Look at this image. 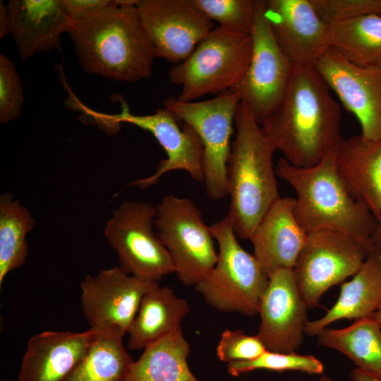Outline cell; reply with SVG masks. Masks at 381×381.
I'll return each instance as SVG.
<instances>
[{
  "instance_id": "1",
  "label": "cell",
  "mask_w": 381,
  "mask_h": 381,
  "mask_svg": "<svg viewBox=\"0 0 381 381\" xmlns=\"http://www.w3.org/2000/svg\"><path fill=\"white\" fill-rule=\"evenodd\" d=\"M341 108L313 65H294L279 107L260 126L275 150L298 167L318 163L344 139Z\"/></svg>"
},
{
  "instance_id": "2",
  "label": "cell",
  "mask_w": 381,
  "mask_h": 381,
  "mask_svg": "<svg viewBox=\"0 0 381 381\" xmlns=\"http://www.w3.org/2000/svg\"><path fill=\"white\" fill-rule=\"evenodd\" d=\"M82 68L117 82L150 77L154 47L135 5L114 4L72 23L68 32Z\"/></svg>"
},
{
  "instance_id": "3",
  "label": "cell",
  "mask_w": 381,
  "mask_h": 381,
  "mask_svg": "<svg viewBox=\"0 0 381 381\" xmlns=\"http://www.w3.org/2000/svg\"><path fill=\"white\" fill-rule=\"evenodd\" d=\"M341 143L310 167L294 166L282 157L276 174L294 188L295 214L307 233L340 231L361 243L368 255L375 254L372 235L377 221L368 208L350 194L337 171Z\"/></svg>"
},
{
  "instance_id": "4",
  "label": "cell",
  "mask_w": 381,
  "mask_h": 381,
  "mask_svg": "<svg viewBox=\"0 0 381 381\" xmlns=\"http://www.w3.org/2000/svg\"><path fill=\"white\" fill-rule=\"evenodd\" d=\"M235 139L227 164L229 212L237 236L250 239L270 207L281 197L272 157L275 149L248 106L238 104Z\"/></svg>"
},
{
  "instance_id": "5",
  "label": "cell",
  "mask_w": 381,
  "mask_h": 381,
  "mask_svg": "<svg viewBox=\"0 0 381 381\" xmlns=\"http://www.w3.org/2000/svg\"><path fill=\"white\" fill-rule=\"evenodd\" d=\"M219 252L214 266L195 286L205 301L217 310L254 316L269 278L253 255L236 240L230 219L210 225Z\"/></svg>"
},
{
  "instance_id": "6",
  "label": "cell",
  "mask_w": 381,
  "mask_h": 381,
  "mask_svg": "<svg viewBox=\"0 0 381 381\" xmlns=\"http://www.w3.org/2000/svg\"><path fill=\"white\" fill-rule=\"evenodd\" d=\"M250 35L214 28L183 61L169 73L181 87L178 99L193 102L207 94L219 95L234 87L244 75L251 57Z\"/></svg>"
},
{
  "instance_id": "7",
  "label": "cell",
  "mask_w": 381,
  "mask_h": 381,
  "mask_svg": "<svg viewBox=\"0 0 381 381\" xmlns=\"http://www.w3.org/2000/svg\"><path fill=\"white\" fill-rule=\"evenodd\" d=\"M240 102V95L231 88L203 101L182 102L171 97L163 102L164 107L198 135L203 147L205 188L208 197L214 200L229 195L230 140Z\"/></svg>"
},
{
  "instance_id": "8",
  "label": "cell",
  "mask_w": 381,
  "mask_h": 381,
  "mask_svg": "<svg viewBox=\"0 0 381 381\" xmlns=\"http://www.w3.org/2000/svg\"><path fill=\"white\" fill-rule=\"evenodd\" d=\"M155 227L179 281L195 286L217 259L210 226L205 223L198 206L191 199L167 195L156 205Z\"/></svg>"
},
{
  "instance_id": "9",
  "label": "cell",
  "mask_w": 381,
  "mask_h": 381,
  "mask_svg": "<svg viewBox=\"0 0 381 381\" xmlns=\"http://www.w3.org/2000/svg\"><path fill=\"white\" fill-rule=\"evenodd\" d=\"M156 206L126 200L113 211L104 236L118 254L119 267L138 278L159 282L175 273L172 259L154 231Z\"/></svg>"
},
{
  "instance_id": "10",
  "label": "cell",
  "mask_w": 381,
  "mask_h": 381,
  "mask_svg": "<svg viewBox=\"0 0 381 381\" xmlns=\"http://www.w3.org/2000/svg\"><path fill=\"white\" fill-rule=\"evenodd\" d=\"M120 113H99L85 107L83 109L97 121L107 132H116L121 123H127L151 133L167 154L156 171L151 176L137 179L130 186L146 189L155 185L167 173L183 170L196 181H204L203 147L195 131L184 123L180 127L176 117L165 107L149 115L132 114L126 102H121Z\"/></svg>"
},
{
  "instance_id": "11",
  "label": "cell",
  "mask_w": 381,
  "mask_h": 381,
  "mask_svg": "<svg viewBox=\"0 0 381 381\" xmlns=\"http://www.w3.org/2000/svg\"><path fill=\"white\" fill-rule=\"evenodd\" d=\"M252 53L241 80L231 89L250 108L260 126L279 107L287 90L294 64L279 47L265 13V1L255 0L250 34Z\"/></svg>"
},
{
  "instance_id": "12",
  "label": "cell",
  "mask_w": 381,
  "mask_h": 381,
  "mask_svg": "<svg viewBox=\"0 0 381 381\" xmlns=\"http://www.w3.org/2000/svg\"><path fill=\"white\" fill-rule=\"evenodd\" d=\"M367 255L361 243L342 232L318 230L308 233L306 243L292 269L307 307H315L330 287L353 276Z\"/></svg>"
},
{
  "instance_id": "13",
  "label": "cell",
  "mask_w": 381,
  "mask_h": 381,
  "mask_svg": "<svg viewBox=\"0 0 381 381\" xmlns=\"http://www.w3.org/2000/svg\"><path fill=\"white\" fill-rule=\"evenodd\" d=\"M157 284L128 274L119 266L85 276L80 283V300L90 329L98 334L123 337L143 298Z\"/></svg>"
},
{
  "instance_id": "14",
  "label": "cell",
  "mask_w": 381,
  "mask_h": 381,
  "mask_svg": "<svg viewBox=\"0 0 381 381\" xmlns=\"http://www.w3.org/2000/svg\"><path fill=\"white\" fill-rule=\"evenodd\" d=\"M137 11L155 56L177 64L214 28L193 0H137Z\"/></svg>"
},
{
  "instance_id": "15",
  "label": "cell",
  "mask_w": 381,
  "mask_h": 381,
  "mask_svg": "<svg viewBox=\"0 0 381 381\" xmlns=\"http://www.w3.org/2000/svg\"><path fill=\"white\" fill-rule=\"evenodd\" d=\"M313 66L345 108L358 119L361 135L381 139V67L351 63L331 47Z\"/></svg>"
},
{
  "instance_id": "16",
  "label": "cell",
  "mask_w": 381,
  "mask_h": 381,
  "mask_svg": "<svg viewBox=\"0 0 381 381\" xmlns=\"http://www.w3.org/2000/svg\"><path fill=\"white\" fill-rule=\"evenodd\" d=\"M308 308L292 269H281L270 277L259 303L256 334L267 351L296 353L303 342Z\"/></svg>"
},
{
  "instance_id": "17",
  "label": "cell",
  "mask_w": 381,
  "mask_h": 381,
  "mask_svg": "<svg viewBox=\"0 0 381 381\" xmlns=\"http://www.w3.org/2000/svg\"><path fill=\"white\" fill-rule=\"evenodd\" d=\"M265 13L279 47L294 65H313L328 45V24L310 0H266Z\"/></svg>"
},
{
  "instance_id": "18",
  "label": "cell",
  "mask_w": 381,
  "mask_h": 381,
  "mask_svg": "<svg viewBox=\"0 0 381 381\" xmlns=\"http://www.w3.org/2000/svg\"><path fill=\"white\" fill-rule=\"evenodd\" d=\"M308 233L294 212V198L280 197L254 229L251 241L254 256L270 278L281 269H293L305 246Z\"/></svg>"
},
{
  "instance_id": "19",
  "label": "cell",
  "mask_w": 381,
  "mask_h": 381,
  "mask_svg": "<svg viewBox=\"0 0 381 381\" xmlns=\"http://www.w3.org/2000/svg\"><path fill=\"white\" fill-rule=\"evenodd\" d=\"M6 6L8 34L22 61L60 49L61 36L72 24L61 0H10Z\"/></svg>"
},
{
  "instance_id": "20",
  "label": "cell",
  "mask_w": 381,
  "mask_h": 381,
  "mask_svg": "<svg viewBox=\"0 0 381 381\" xmlns=\"http://www.w3.org/2000/svg\"><path fill=\"white\" fill-rule=\"evenodd\" d=\"M97 332L44 331L31 337L22 358L20 381H64L85 355Z\"/></svg>"
},
{
  "instance_id": "21",
  "label": "cell",
  "mask_w": 381,
  "mask_h": 381,
  "mask_svg": "<svg viewBox=\"0 0 381 381\" xmlns=\"http://www.w3.org/2000/svg\"><path fill=\"white\" fill-rule=\"evenodd\" d=\"M336 164L350 194L368 208L377 222L381 221V139L361 134L344 139Z\"/></svg>"
},
{
  "instance_id": "22",
  "label": "cell",
  "mask_w": 381,
  "mask_h": 381,
  "mask_svg": "<svg viewBox=\"0 0 381 381\" xmlns=\"http://www.w3.org/2000/svg\"><path fill=\"white\" fill-rule=\"evenodd\" d=\"M381 303V258L368 255L349 282L341 284L339 296L334 306L320 318L308 321L305 333L317 336L330 324L341 319L373 315Z\"/></svg>"
},
{
  "instance_id": "23",
  "label": "cell",
  "mask_w": 381,
  "mask_h": 381,
  "mask_svg": "<svg viewBox=\"0 0 381 381\" xmlns=\"http://www.w3.org/2000/svg\"><path fill=\"white\" fill-rule=\"evenodd\" d=\"M189 311L186 300L178 297L169 286L157 284L142 299L128 332V349H144L178 329Z\"/></svg>"
},
{
  "instance_id": "24",
  "label": "cell",
  "mask_w": 381,
  "mask_h": 381,
  "mask_svg": "<svg viewBox=\"0 0 381 381\" xmlns=\"http://www.w3.org/2000/svg\"><path fill=\"white\" fill-rule=\"evenodd\" d=\"M190 353L180 327L145 348L123 381H198L188 365Z\"/></svg>"
},
{
  "instance_id": "25",
  "label": "cell",
  "mask_w": 381,
  "mask_h": 381,
  "mask_svg": "<svg viewBox=\"0 0 381 381\" xmlns=\"http://www.w3.org/2000/svg\"><path fill=\"white\" fill-rule=\"evenodd\" d=\"M317 336L320 346L344 353L356 368L381 379V329L373 315L345 328L326 327Z\"/></svg>"
},
{
  "instance_id": "26",
  "label": "cell",
  "mask_w": 381,
  "mask_h": 381,
  "mask_svg": "<svg viewBox=\"0 0 381 381\" xmlns=\"http://www.w3.org/2000/svg\"><path fill=\"white\" fill-rule=\"evenodd\" d=\"M328 45L353 64L381 67V16L368 15L328 24Z\"/></svg>"
},
{
  "instance_id": "27",
  "label": "cell",
  "mask_w": 381,
  "mask_h": 381,
  "mask_svg": "<svg viewBox=\"0 0 381 381\" xmlns=\"http://www.w3.org/2000/svg\"><path fill=\"white\" fill-rule=\"evenodd\" d=\"M116 335L98 334L64 381H123L133 362Z\"/></svg>"
},
{
  "instance_id": "28",
  "label": "cell",
  "mask_w": 381,
  "mask_h": 381,
  "mask_svg": "<svg viewBox=\"0 0 381 381\" xmlns=\"http://www.w3.org/2000/svg\"><path fill=\"white\" fill-rule=\"evenodd\" d=\"M35 219L30 211L13 195L0 196V286L8 273L26 262L28 246L27 234L34 228Z\"/></svg>"
},
{
  "instance_id": "29",
  "label": "cell",
  "mask_w": 381,
  "mask_h": 381,
  "mask_svg": "<svg viewBox=\"0 0 381 381\" xmlns=\"http://www.w3.org/2000/svg\"><path fill=\"white\" fill-rule=\"evenodd\" d=\"M198 8L219 27L230 32L251 34L255 16V0H193Z\"/></svg>"
},
{
  "instance_id": "30",
  "label": "cell",
  "mask_w": 381,
  "mask_h": 381,
  "mask_svg": "<svg viewBox=\"0 0 381 381\" xmlns=\"http://www.w3.org/2000/svg\"><path fill=\"white\" fill-rule=\"evenodd\" d=\"M227 369L231 375L238 376L258 369L277 372L296 370L309 374H321L324 367L322 362L313 356L265 351L253 360L229 363L227 364Z\"/></svg>"
},
{
  "instance_id": "31",
  "label": "cell",
  "mask_w": 381,
  "mask_h": 381,
  "mask_svg": "<svg viewBox=\"0 0 381 381\" xmlns=\"http://www.w3.org/2000/svg\"><path fill=\"white\" fill-rule=\"evenodd\" d=\"M25 98L15 64L0 54V122L8 123L21 115Z\"/></svg>"
},
{
  "instance_id": "32",
  "label": "cell",
  "mask_w": 381,
  "mask_h": 381,
  "mask_svg": "<svg viewBox=\"0 0 381 381\" xmlns=\"http://www.w3.org/2000/svg\"><path fill=\"white\" fill-rule=\"evenodd\" d=\"M265 351V346L256 335H248L238 329L224 330L216 347L218 358L227 363L253 360Z\"/></svg>"
},
{
  "instance_id": "33",
  "label": "cell",
  "mask_w": 381,
  "mask_h": 381,
  "mask_svg": "<svg viewBox=\"0 0 381 381\" xmlns=\"http://www.w3.org/2000/svg\"><path fill=\"white\" fill-rule=\"evenodd\" d=\"M327 24L368 15L381 16V0H310Z\"/></svg>"
},
{
  "instance_id": "34",
  "label": "cell",
  "mask_w": 381,
  "mask_h": 381,
  "mask_svg": "<svg viewBox=\"0 0 381 381\" xmlns=\"http://www.w3.org/2000/svg\"><path fill=\"white\" fill-rule=\"evenodd\" d=\"M114 0H61L72 23L83 19L114 4Z\"/></svg>"
},
{
  "instance_id": "35",
  "label": "cell",
  "mask_w": 381,
  "mask_h": 381,
  "mask_svg": "<svg viewBox=\"0 0 381 381\" xmlns=\"http://www.w3.org/2000/svg\"><path fill=\"white\" fill-rule=\"evenodd\" d=\"M350 377L352 381H381L380 378L370 375L358 368H355L350 373ZM320 381H335L332 378L323 375L320 379Z\"/></svg>"
},
{
  "instance_id": "36",
  "label": "cell",
  "mask_w": 381,
  "mask_h": 381,
  "mask_svg": "<svg viewBox=\"0 0 381 381\" xmlns=\"http://www.w3.org/2000/svg\"><path fill=\"white\" fill-rule=\"evenodd\" d=\"M8 34V15L7 6L0 1V39Z\"/></svg>"
},
{
  "instance_id": "37",
  "label": "cell",
  "mask_w": 381,
  "mask_h": 381,
  "mask_svg": "<svg viewBox=\"0 0 381 381\" xmlns=\"http://www.w3.org/2000/svg\"><path fill=\"white\" fill-rule=\"evenodd\" d=\"M372 242L375 254L381 258V221L377 222L372 235Z\"/></svg>"
},
{
  "instance_id": "38",
  "label": "cell",
  "mask_w": 381,
  "mask_h": 381,
  "mask_svg": "<svg viewBox=\"0 0 381 381\" xmlns=\"http://www.w3.org/2000/svg\"><path fill=\"white\" fill-rule=\"evenodd\" d=\"M373 318L379 325L380 329H381V303L377 308V310L375 311V313L373 315Z\"/></svg>"
}]
</instances>
